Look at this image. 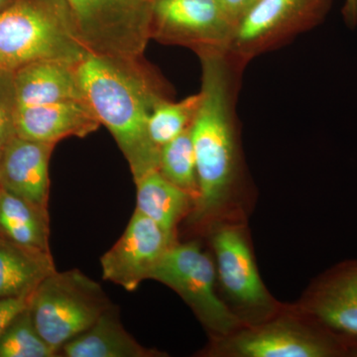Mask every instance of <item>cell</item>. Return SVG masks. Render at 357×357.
Masks as SVG:
<instances>
[{
  "instance_id": "obj_1",
  "label": "cell",
  "mask_w": 357,
  "mask_h": 357,
  "mask_svg": "<svg viewBox=\"0 0 357 357\" xmlns=\"http://www.w3.org/2000/svg\"><path fill=\"white\" fill-rule=\"evenodd\" d=\"M199 59L201 103L191 128L199 196L185 222L190 232L203 237L218 223L248 222L256 192L246 169L236 115L244 70L225 55Z\"/></svg>"
},
{
  "instance_id": "obj_2",
  "label": "cell",
  "mask_w": 357,
  "mask_h": 357,
  "mask_svg": "<svg viewBox=\"0 0 357 357\" xmlns=\"http://www.w3.org/2000/svg\"><path fill=\"white\" fill-rule=\"evenodd\" d=\"M77 72L84 100L114 138L133 180L158 170L160 150L148 135V121L159 103L172 98L165 79L144 57L89 53Z\"/></svg>"
},
{
  "instance_id": "obj_3",
  "label": "cell",
  "mask_w": 357,
  "mask_h": 357,
  "mask_svg": "<svg viewBox=\"0 0 357 357\" xmlns=\"http://www.w3.org/2000/svg\"><path fill=\"white\" fill-rule=\"evenodd\" d=\"M89 54L67 0H14L0 13V70L46 60L77 65Z\"/></svg>"
},
{
  "instance_id": "obj_4",
  "label": "cell",
  "mask_w": 357,
  "mask_h": 357,
  "mask_svg": "<svg viewBox=\"0 0 357 357\" xmlns=\"http://www.w3.org/2000/svg\"><path fill=\"white\" fill-rule=\"evenodd\" d=\"M203 237L215 261L220 297L243 326L257 325L283 309L285 303L260 276L248 222L218 223Z\"/></svg>"
},
{
  "instance_id": "obj_5",
  "label": "cell",
  "mask_w": 357,
  "mask_h": 357,
  "mask_svg": "<svg viewBox=\"0 0 357 357\" xmlns=\"http://www.w3.org/2000/svg\"><path fill=\"white\" fill-rule=\"evenodd\" d=\"M204 357H349L330 333L307 318L294 304H285L272 318L243 326L227 337L208 340Z\"/></svg>"
},
{
  "instance_id": "obj_6",
  "label": "cell",
  "mask_w": 357,
  "mask_h": 357,
  "mask_svg": "<svg viewBox=\"0 0 357 357\" xmlns=\"http://www.w3.org/2000/svg\"><path fill=\"white\" fill-rule=\"evenodd\" d=\"M110 306L100 284L73 269L56 270L43 279L30 295L28 309L41 337L59 354Z\"/></svg>"
},
{
  "instance_id": "obj_7",
  "label": "cell",
  "mask_w": 357,
  "mask_h": 357,
  "mask_svg": "<svg viewBox=\"0 0 357 357\" xmlns=\"http://www.w3.org/2000/svg\"><path fill=\"white\" fill-rule=\"evenodd\" d=\"M150 279L180 296L208 333V340L227 337L243 326L220 297L213 255L198 238L184 243L178 239Z\"/></svg>"
},
{
  "instance_id": "obj_8",
  "label": "cell",
  "mask_w": 357,
  "mask_h": 357,
  "mask_svg": "<svg viewBox=\"0 0 357 357\" xmlns=\"http://www.w3.org/2000/svg\"><path fill=\"white\" fill-rule=\"evenodd\" d=\"M333 0H258L238 21L225 57L245 70L249 63L277 50L326 20Z\"/></svg>"
},
{
  "instance_id": "obj_9",
  "label": "cell",
  "mask_w": 357,
  "mask_h": 357,
  "mask_svg": "<svg viewBox=\"0 0 357 357\" xmlns=\"http://www.w3.org/2000/svg\"><path fill=\"white\" fill-rule=\"evenodd\" d=\"M89 53L105 57H144L151 40L154 0H67Z\"/></svg>"
},
{
  "instance_id": "obj_10",
  "label": "cell",
  "mask_w": 357,
  "mask_h": 357,
  "mask_svg": "<svg viewBox=\"0 0 357 357\" xmlns=\"http://www.w3.org/2000/svg\"><path fill=\"white\" fill-rule=\"evenodd\" d=\"M236 23L220 0H154L151 40L204 56L225 55Z\"/></svg>"
},
{
  "instance_id": "obj_11",
  "label": "cell",
  "mask_w": 357,
  "mask_h": 357,
  "mask_svg": "<svg viewBox=\"0 0 357 357\" xmlns=\"http://www.w3.org/2000/svg\"><path fill=\"white\" fill-rule=\"evenodd\" d=\"M294 305L357 357V259L319 275Z\"/></svg>"
},
{
  "instance_id": "obj_12",
  "label": "cell",
  "mask_w": 357,
  "mask_h": 357,
  "mask_svg": "<svg viewBox=\"0 0 357 357\" xmlns=\"http://www.w3.org/2000/svg\"><path fill=\"white\" fill-rule=\"evenodd\" d=\"M178 239L138 211L114 245L100 258L102 278L132 292L149 280L161 258Z\"/></svg>"
},
{
  "instance_id": "obj_13",
  "label": "cell",
  "mask_w": 357,
  "mask_h": 357,
  "mask_svg": "<svg viewBox=\"0 0 357 357\" xmlns=\"http://www.w3.org/2000/svg\"><path fill=\"white\" fill-rule=\"evenodd\" d=\"M55 147L16 135L0 155V187L48 211L49 165Z\"/></svg>"
},
{
  "instance_id": "obj_14",
  "label": "cell",
  "mask_w": 357,
  "mask_h": 357,
  "mask_svg": "<svg viewBox=\"0 0 357 357\" xmlns=\"http://www.w3.org/2000/svg\"><path fill=\"white\" fill-rule=\"evenodd\" d=\"M100 126L84 98L16 109V134L25 139L57 144L66 138L86 137Z\"/></svg>"
},
{
  "instance_id": "obj_15",
  "label": "cell",
  "mask_w": 357,
  "mask_h": 357,
  "mask_svg": "<svg viewBox=\"0 0 357 357\" xmlns=\"http://www.w3.org/2000/svg\"><path fill=\"white\" fill-rule=\"evenodd\" d=\"M77 66L46 60L14 70L16 109L84 98Z\"/></svg>"
},
{
  "instance_id": "obj_16",
  "label": "cell",
  "mask_w": 357,
  "mask_h": 357,
  "mask_svg": "<svg viewBox=\"0 0 357 357\" xmlns=\"http://www.w3.org/2000/svg\"><path fill=\"white\" fill-rule=\"evenodd\" d=\"M66 357H163L166 352L147 349L124 328L117 307L110 306L86 332L61 349Z\"/></svg>"
},
{
  "instance_id": "obj_17",
  "label": "cell",
  "mask_w": 357,
  "mask_h": 357,
  "mask_svg": "<svg viewBox=\"0 0 357 357\" xmlns=\"http://www.w3.org/2000/svg\"><path fill=\"white\" fill-rule=\"evenodd\" d=\"M136 185V211L156 222L172 236L178 237L182 222L194 208L191 195L176 187L161 175L151 171L134 181Z\"/></svg>"
},
{
  "instance_id": "obj_18",
  "label": "cell",
  "mask_w": 357,
  "mask_h": 357,
  "mask_svg": "<svg viewBox=\"0 0 357 357\" xmlns=\"http://www.w3.org/2000/svg\"><path fill=\"white\" fill-rule=\"evenodd\" d=\"M56 270L51 252L24 248L0 236V299L31 295Z\"/></svg>"
},
{
  "instance_id": "obj_19",
  "label": "cell",
  "mask_w": 357,
  "mask_h": 357,
  "mask_svg": "<svg viewBox=\"0 0 357 357\" xmlns=\"http://www.w3.org/2000/svg\"><path fill=\"white\" fill-rule=\"evenodd\" d=\"M0 236L24 248L50 252L48 211L0 187Z\"/></svg>"
},
{
  "instance_id": "obj_20",
  "label": "cell",
  "mask_w": 357,
  "mask_h": 357,
  "mask_svg": "<svg viewBox=\"0 0 357 357\" xmlns=\"http://www.w3.org/2000/svg\"><path fill=\"white\" fill-rule=\"evenodd\" d=\"M158 171L196 202L199 196L198 170L191 128L161 148Z\"/></svg>"
},
{
  "instance_id": "obj_21",
  "label": "cell",
  "mask_w": 357,
  "mask_h": 357,
  "mask_svg": "<svg viewBox=\"0 0 357 357\" xmlns=\"http://www.w3.org/2000/svg\"><path fill=\"white\" fill-rule=\"evenodd\" d=\"M199 103V93L178 102H174L171 98L159 103L148 121V135L152 144L161 150L162 147L191 128Z\"/></svg>"
},
{
  "instance_id": "obj_22",
  "label": "cell",
  "mask_w": 357,
  "mask_h": 357,
  "mask_svg": "<svg viewBox=\"0 0 357 357\" xmlns=\"http://www.w3.org/2000/svg\"><path fill=\"white\" fill-rule=\"evenodd\" d=\"M58 352L45 342L29 309L21 312L0 335V357H54Z\"/></svg>"
},
{
  "instance_id": "obj_23",
  "label": "cell",
  "mask_w": 357,
  "mask_h": 357,
  "mask_svg": "<svg viewBox=\"0 0 357 357\" xmlns=\"http://www.w3.org/2000/svg\"><path fill=\"white\" fill-rule=\"evenodd\" d=\"M16 100L13 72L0 70V155L15 137Z\"/></svg>"
},
{
  "instance_id": "obj_24",
  "label": "cell",
  "mask_w": 357,
  "mask_h": 357,
  "mask_svg": "<svg viewBox=\"0 0 357 357\" xmlns=\"http://www.w3.org/2000/svg\"><path fill=\"white\" fill-rule=\"evenodd\" d=\"M30 296L0 299V335L21 312L27 309Z\"/></svg>"
},
{
  "instance_id": "obj_25",
  "label": "cell",
  "mask_w": 357,
  "mask_h": 357,
  "mask_svg": "<svg viewBox=\"0 0 357 357\" xmlns=\"http://www.w3.org/2000/svg\"><path fill=\"white\" fill-rule=\"evenodd\" d=\"M257 1L258 0H220L222 6L236 25Z\"/></svg>"
},
{
  "instance_id": "obj_26",
  "label": "cell",
  "mask_w": 357,
  "mask_h": 357,
  "mask_svg": "<svg viewBox=\"0 0 357 357\" xmlns=\"http://www.w3.org/2000/svg\"><path fill=\"white\" fill-rule=\"evenodd\" d=\"M342 14L347 27H357V0H344Z\"/></svg>"
},
{
  "instance_id": "obj_27",
  "label": "cell",
  "mask_w": 357,
  "mask_h": 357,
  "mask_svg": "<svg viewBox=\"0 0 357 357\" xmlns=\"http://www.w3.org/2000/svg\"><path fill=\"white\" fill-rule=\"evenodd\" d=\"M13 1L14 0H0V13H1L2 10H4L7 6H10Z\"/></svg>"
}]
</instances>
